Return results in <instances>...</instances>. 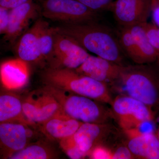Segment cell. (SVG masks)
Returning <instances> with one entry per match:
<instances>
[{
    "label": "cell",
    "mask_w": 159,
    "mask_h": 159,
    "mask_svg": "<svg viewBox=\"0 0 159 159\" xmlns=\"http://www.w3.org/2000/svg\"><path fill=\"white\" fill-rule=\"evenodd\" d=\"M114 119L123 131L139 128L152 122L155 112L144 103L127 96L120 95L113 99L111 105Z\"/></svg>",
    "instance_id": "obj_6"
},
{
    "label": "cell",
    "mask_w": 159,
    "mask_h": 159,
    "mask_svg": "<svg viewBox=\"0 0 159 159\" xmlns=\"http://www.w3.org/2000/svg\"><path fill=\"white\" fill-rule=\"evenodd\" d=\"M57 153L52 148L42 143L28 145L16 152L10 159H49L57 158Z\"/></svg>",
    "instance_id": "obj_20"
},
{
    "label": "cell",
    "mask_w": 159,
    "mask_h": 159,
    "mask_svg": "<svg viewBox=\"0 0 159 159\" xmlns=\"http://www.w3.org/2000/svg\"><path fill=\"white\" fill-rule=\"evenodd\" d=\"M40 8L44 17L62 24L98 21L100 15L77 0H42Z\"/></svg>",
    "instance_id": "obj_5"
},
{
    "label": "cell",
    "mask_w": 159,
    "mask_h": 159,
    "mask_svg": "<svg viewBox=\"0 0 159 159\" xmlns=\"http://www.w3.org/2000/svg\"><path fill=\"white\" fill-rule=\"evenodd\" d=\"M147 64L123 66L119 80L125 95L159 110V75Z\"/></svg>",
    "instance_id": "obj_3"
},
{
    "label": "cell",
    "mask_w": 159,
    "mask_h": 159,
    "mask_svg": "<svg viewBox=\"0 0 159 159\" xmlns=\"http://www.w3.org/2000/svg\"><path fill=\"white\" fill-rule=\"evenodd\" d=\"M46 85L54 86L74 93L111 105L113 100L107 85L74 69L49 67L43 74Z\"/></svg>",
    "instance_id": "obj_2"
},
{
    "label": "cell",
    "mask_w": 159,
    "mask_h": 159,
    "mask_svg": "<svg viewBox=\"0 0 159 159\" xmlns=\"http://www.w3.org/2000/svg\"><path fill=\"white\" fill-rule=\"evenodd\" d=\"M152 0H116L111 11L121 28L147 22L152 11Z\"/></svg>",
    "instance_id": "obj_10"
},
{
    "label": "cell",
    "mask_w": 159,
    "mask_h": 159,
    "mask_svg": "<svg viewBox=\"0 0 159 159\" xmlns=\"http://www.w3.org/2000/svg\"><path fill=\"white\" fill-rule=\"evenodd\" d=\"M4 34V31L1 26L0 25V34Z\"/></svg>",
    "instance_id": "obj_31"
},
{
    "label": "cell",
    "mask_w": 159,
    "mask_h": 159,
    "mask_svg": "<svg viewBox=\"0 0 159 159\" xmlns=\"http://www.w3.org/2000/svg\"><path fill=\"white\" fill-rule=\"evenodd\" d=\"M12 122L34 125L23 113L22 100L20 97L11 91L0 90V123Z\"/></svg>",
    "instance_id": "obj_18"
},
{
    "label": "cell",
    "mask_w": 159,
    "mask_h": 159,
    "mask_svg": "<svg viewBox=\"0 0 159 159\" xmlns=\"http://www.w3.org/2000/svg\"><path fill=\"white\" fill-rule=\"evenodd\" d=\"M83 123L61 111L39 125L47 138L60 142L72 135Z\"/></svg>",
    "instance_id": "obj_16"
},
{
    "label": "cell",
    "mask_w": 159,
    "mask_h": 159,
    "mask_svg": "<svg viewBox=\"0 0 159 159\" xmlns=\"http://www.w3.org/2000/svg\"><path fill=\"white\" fill-rule=\"evenodd\" d=\"M41 13L40 6L30 1L10 10L9 22L5 31V38L14 42L27 30L30 23Z\"/></svg>",
    "instance_id": "obj_13"
},
{
    "label": "cell",
    "mask_w": 159,
    "mask_h": 159,
    "mask_svg": "<svg viewBox=\"0 0 159 159\" xmlns=\"http://www.w3.org/2000/svg\"><path fill=\"white\" fill-rule=\"evenodd\" d=\"M54 97L64 112L82 122L107 123L114 119L111 110L102 102L69 91L46 85L43 88Z\"/></svg>",
    "instance_id": "obj_4"
},
{
    "label": "cell",
    "mask_w": 159,
    "mask_h": 159,
    "mask_svg": "<svg viewBox=\"0 0 159 159\" xmlns=\"http://www.w3.org/2000/svg\"><path fill=\"white\" fill-rule=\"evenodd\" d=\"M112 154L113 151L100 144L94 147L88 157L92 159H112Z\"/></svg>",
    "instance_id": "obj_25"
},
{
    "label": "cell",
    "mask_w": 159,
    "mask_h": 159,
    "mask_svg": "<svg viewBox=\"0 0 159 159\" xmlns=\"http://www.w3.org/2000/svg\"><path fill=\"white\" fill-rule=\"evenodd\" d=\"M46 21L38 19L19 37L16 46L18 57L26 62H42L39 38L41 29Z\"/></svg>",
    "instance_id": "obj_17"
},
{
    "label": "cell",
    "mask_w": 159,
    "mask_h": 159,
    "mask_svg": "<svg viewBox=\"0 0 159 159\" xmlns=\"http://www.w3.org/2000/svg\"><path fill=\"white\" fill-rule=\"evenodd\" d=\"M29 126L19 122L0 123V157L9 159L29 145Z\"/></svg>",
    "instance_id": "obj_11"
},
{
    "label": "cell",
    "mask_w": 159,
    "mask_h": 159,
    "mask_svg": "<svg viewBox=\"0 0 159 159\" xmlns=\"http://www.w3.org/2000/svg\"><path fill=\"white\" fill-rule=\"evenodd\" d=\"M56 32L55 27H51L46 21L41 29L39 44L42 61H51L54 50Z\"/></svg>",
    "instance_id": "obj_21"
},
{
    "label": "cell",
    "mask_w": 159,
    "mask_h": 159,
    "mask_svg": "<svg viewBox=\"0 0 159 159\" xmlns=\"http://www.w3.org/2000/svg\"><path fill=\"white\" fill-rule=\"evenodd\" d=\"M118 38L119 44L124 54L135 63L141 65L136 43L129 28H121Z\"/></svg>",
    "instance_id": "obj_22"
},
{
    "label": "cell",
    "mask_w": 159,
    "mask_h": 159,
    "mask_svg": "<svg viewBox=\"0 0 159 159\" xmlns=\"http://www.w3.org/2000/svg\"><path fill=\"white\" fill-rule=\"evenodd\" d=\"M158 63L159 69V59H157Z\"/></svg>",
    "instance_id": "obj_32"
},
{
    "label": "cell",
    "mask_w": 159,
    "mask_h": 159,
    "mask_svg": "<svg viewBox=\"0 0 159 159\" xmlns=\"http://www.w3.org/2000/svg\"><path fill=\"white\" fill-rule=\"evenodd\" d=\"M134 157L126 145H121L113 151L112 159H132Z\"/></svg>",
    "instance_id": "obj_26"
},
{
    "label": "cell",
    "mask_w": 159,
    "mask_h": 159,
    "mask_svg": "<svg viewBox=\"0 0 159 159\" xmlns=\"http://www.w3.org/2000/svg\"><path fill=\"white\" fill-rule=\"evenodd\" d=\"M156 134L157 136V139H158L159 142V125L158 127L157 130Z\"/></svg>",
    "instance_id": "obj_30"
},
{
    "label": "cell",
    "mask_w": 159,
    "mask_h": 159,
    "mask_svg": "<svg viewBox=\"0 0 159 159\" xmlns=\"http://www.w3.org/2000/svg\"><path fill=\"white\" fill-rule=\"evenodd\" d=\"M144 25L149 42L156 51L157 59H159V33L157 26L154 23L148 22L144 23Z\"/></svg>",
    "instance_id": "obj_24"
},
{
    "label": "cell",
    "mask_w": 159,
    "mask_h": 159,
    "mask_svg": "<svg viewBox=\"0 0 159 159\" xmlns=\"http://www.w3.org/2000/svg\"><path fill=\"white\" fill-rule=\"evenodd\" d=\"M9 9L0 6V25L4 31V34L7 29L9 19Z\"/></svg>",
    "instance_id": "obj_28"
},
{
    "label": "cell",
    "mask_w": 159,
    "mask_h": 159,
    "mask_svg": "<svg viewBox=\"0 0 159 159\" xmlns=\"http://www.w3.org/2000/svg\"><path fill=\"white\" fill-rule=\"evenodd\" d=\"M123 131L128 138L126 146L134 158L159 159V142L156 134L142 132L139 128Z\"/></svg>",
    "instance_id": "obj_14"
},
{
    "label": "cell",
    "mask_w": 159,
    "mask_h": 159,
    "mask_svg": "<svg viewBox=\"0 0 159 159\" xmlns=\"http://www.w3.org/2000/svg\"><path fill=\"white\" fill-rule=\"evenodd\" d=\"M56 31L50 67L77 68L90 54L74 39Z\"/></svg>",
    "instance_id": "obj_8"
},
{
    "label": "cell",
    "mask_w": 159,
    "mask_h": 159,
    "mask_svg": "<svg viewBox=\"0 0 159 159\" xmlns=\"http://www.w3.org/2000/svg\"><path fill=\"white\" fill-rule=\"evenodd\" d=\"M123 66L99 56L90 55L75 70L80 74L108 85L114 84L119 80Z\"/></svg>",
    "instance_id": "obj_12"
},
{
    "label": "cell",
    "mask_w": 159,
    "mask_h": 159,
    "mask_svg": "<svg viewBox=\"0 0 159 159\" xmlns=\"http://www.w3.org/2000/svg\"><path fill=\"white\" fill-rule=\"evenodd\" d=\"M92 11L100 14L104 11H111L113 0H77Z\"/></svg>",
    "instance_id": "obj_23"
},
{
    "label": "cell",
    "mask_w": 159,
    "mask_h": 159,
    "mask_svg": "<svg viewBox=\"0 0 159 159\" xmlns=\"http://www.w3.org/2000/svg\"><path fill=\"white\" fill-rule=\"evenodd\" d=\"M144 23L128 27L133 35L141 58V65L148 64L157 60L158 54L149 42Z\"/></svg>",
    "instance_id": "obj_19"
},
{
    "label": "cell",
    "mask_w": 159,
    "mask_h": 159,
    "mask_svg": "<svg viewBox=\"0 0 159 159\" xmlns=\"http://www.w3.org/2000/svg\"><path fill=\"white\" fill-rule=\"evenodd\" d=\"M31 1L34 0H0V6L11 10Z\"/></svg>",
    "instance_id": "obj_27"
},
{
    "label": "cell",
    "mask_w": 159,
    "mask_h": 159,
    "mask_svg": "<svg viewBox=\"0 0 159 159\" xmlns=\"http://www.w3.org/2000/svg\"><path fill=\"white\" fill-rule=\"evenodd\" d=\"M57 32L75 39L87 51L120 65L124 53L116 37L106 26L98 21L62 24L55 27Z\"/></svg>",
    "instance_id": "obj_1"
},
{
    "label": "cell",
    "mask_w": 159,
    "mask_h": 159,
    "mask_svg": "<svg viewBox=\"0 0 159 159\" xmlns=\"http://www.w3.org/2000/svg\"><path fill=\"white\" fill-rule=\"evenodd\" d=\"M22 108L26 119L34 125L41 124L63 111L54 97L43 88L22 100Z\"/></svg>",
    "instance_id": "obj_9"
},
{
    "label": "cell",
    "mask_w": 159,
    "mask_h": 159,
    "mask_svg": "<svg viewBox=\"0 0 159 159\" xmlns=\"http://www.w3.org/2000/svg\"><path fill=\"white\" fill-rule=\"evenodd\" d=\"M29 63L19 57L8 60L0 65V83L6 90H18L29 82Z\"/></svg>",
    "instance_id": "obj_15"
},
{
    "label": "cell",
    "mask_w": 159,
    "mask_h": 159,
    "mask_svg": "<svg viewBox=\"0 0 159 159\" xmlns=\"http://www.w3.org/2000/svg\"><path fill=\"white\" fill-rule=\"evenodd\" d=\"M154 24L159 28V0H152V11Z\"/></svg>",
    "instance_id": "obj_29"
},
{
    "label": "cell",
    "mask_w": 159,
    "mask_h": 159,
    "mask_svg": "<svg viewBox=\"0 0 159 159\" xmlns=\"http://www.w3.org/2000/svg\"><path fill=\"white\" fill-rule=\"evenodd\" d=\"M113 129L108 123L83 122L72 135L60 141V146L64 152L77 149L87 157L94 147L102 144Z\"/></svg>",
    "instance_id": "obj_7"
}]
</instances>
